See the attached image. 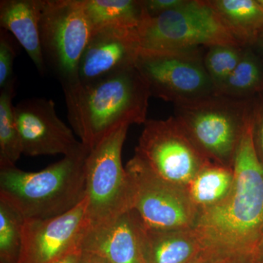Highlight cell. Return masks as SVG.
I'll list each match as a JSON object with an SVG mask.
<instances>
[{
  "label": "cell",
  "mask_w": 263,
  "mask_h": 263,
  "mask_svg": "<svg viewBox=\"0 0 263 263\" xmlns=\"http://www.w3.org/2000/svg\"><path fill=\"white\" fill-rule=\"evenodd\" d=\"M233 171L229 195L200 213L195 228L206 250L226 262H246L263 241V164L254 148L251 119Z\"/></svg>",
  "instance_id": "cell-1"
},
{
  "label": "cell",
  "mask_w": 263,
  "mask_h": 263,
  "mask_svg": "<svg viewBox=\"0 0 263 263\" xmlns=\"http://www.w3.org/2000/svg\"><path fill=\"white\" fill-rule=\"evenodd\" d=\"M63 90L69 122L89 149L119 128L147 121L152 95L136 66Z\"/></svg>",
  "instance_id": "cell-2"
},
{
  "label": "cell",
  "mask_w": 263,
  "mask_h": 263,
  "mask_svg": "<svg viewBox=\"0 0 263 263\" xmlns=\"http://www.w3.org/2000/svg\"><path fill=\"white\" fill-rule=\"evenodd\" d=\"M89 152L64 157L37 172L0 168V200L24 219H45L70 212L86 198L85 162Z\"/></svg>",
  "instance_id": "cell-3"
},
{
  "label": "cell",
  "mask_w": 263,
  "mask_h": 263,
  "mask_svg": "<svg viewBox=\"0 0 263 263\" xmlns=\"http://www.w3.org/2000/svg\"><path fill=\"white\" fill-rule=\"evenodd\" d=\"M254 98L212 95L175 104V116L209 162L233 167Z\"/></svg>",
  "instance_id": "cell-4"
},
{
  "label": "cell",
  "mask_w": 263,
  "mask_h": 263,
  "mask_svg": "<svg viewBox=\"0 0 263 263\" xmlns=\"http://www.w3.org/2000/svg\"><path fill=\"white\" fill-rule=\"evenodd\" d=\"M137 40L139 51L149 52L240 46L208 0H186L179 8L156 15L146 12Z\"/></svg>",
  "instance_id": "cell-5"
},
{
  "label": "cell",
  "mask_w": 263,
  "mask_h": 263,
  "mask_svg": "<svg viewBox=\"0 0 263 263\" xmlns=\"http://www.w3.org/2000/svg\"><path fill=\"white\" fill-rule=\"evenodd\" d=\"M40 31L46 69L62 88L77 84L79 62L93 34L82 0H44Z\"/></svg>",
  "instance_id": "cell-6"
},
{
  "label": "cell",
  "mask_w": 263,
  "mask_h": 263,
  "mask_svg": "<svg viewBox=\"0 0 263 263\" xmlns=\"http://www.w3.org/2000/svg\"><path fill=\"white\" fill-rule=\"evenodd\" d=\"M129 126L113 132L90 149L85 162L89 226L113 220L129 209V182L122 152Z\"/></svg>",
  "instance_id": "cell-7"
},
{
  "label": "cell",
  "mask_w": 263,
  "mask_h": 263,
  "mask_svg": "<svg viewBox=\"0 0 263 263\" xmlns=\"http://www.w3.org/2000/svg\"><path fill=\"white\" fill-rule=\"evenodd\" d=\"M133 157L161 179L184 188L211 162L175 117L147 120Z\"/></svg>",
  "instance_id": "cell-8"
},
{
  "label": "cell",
  "mask_w": 263,
  "mask_h": 263,
  "mask_svg": "<svg viewBox=\"0 0 263 263\" xmlns=\"http://www.w3.org/2000/svg\"><path fill=\"white\" fill-rule=\"evenodd\" d=\"M200 49L138 51L135 66L151 95L174 104L215 94Z\"/></svg>",
  "instance_id": "cell-9"
},
{
  "label": "cell",
  "mask_w": 263,
  "mask_h": 263,
  "mask_svg": "<svg viewBox=\"0 0 263 263\" xmlns=\"http://www.w3.org/2000/svg\"><path fill=\"white\" fill-rule=\"evenodd\" d=\"M129 182V209L147 228H195L199 212L186 188L156 176L134 157L125 167Z\"/></svg>",
  "instance_id": "cell-10"
},
{
  "label": "cell",
  "mask_w": 263,
  "mask_h": 263,
  "mask_svg": "<svg viewBox=\"0 0 263 263\" xmlns=\"http://www.w3.org/2000/svg\"><path fill=\"white\" fill-rule=\"evenodd\" d=\"M24 155L36 157L82 155L90 150L57 116L51 100L30 98L13 108Z\"/></svg>",
  "instance_id": "cell-11"
},
{
  "label": "cell",
  "mask_w": 263,
  "mask_h": 263,
  "mask_svg": "<svg viewBox=\"0 0 263 263\" xmlns=\"http://www.w3.org/2000/svg\"><path fill=\"white\" fill-rule=\"evenodd\" d=\"M87 198L61 216L45 219H25L18 263H54L81 246L89 226Z\"/></svg>",
  "instance_id": "cell-12"
},
{
  "label": "cell",
  "mask_w": 263,
  "mask_h": 263,
  "mask_svg": "<svg viewBox=\"0 0 263 263\" xmlns=\"http://www.w3.org/2000/svg\"><path fill=\"white\" fill-rule=\"evenodd\" d=\"M138 48L137 29L104 27L93 32L78 70V83L108 77L135 66Z\"/></svg>",
  "instance_id": "cell-13"
},
{
  "label": "cell",
  "mask_w": 263,
  "mask_h": 263,
  "mask_svg": "<svg viewBox=\"0 0 263 263\" xmlns=\"http://www.w3.org/2000/svg\"><path fill=\"white\" fill-rule=\"evenodd\" d=\"M144 230L136 212L128 209L108 222L88 226L81 239V249L109 263H145Z\"/></svg>",
  "instance_id": "cell-14"
},
{
  "label": "cell",
  "mask_w": 263,
  "mask_h": 263,
  "mask_svg": "<svg viewBox=\"0 0 263 263\" xmlns=\"http://www.w3.org/2000/svg\"><path fill=\"white\" fill-rule=\"evenodd\" d=\"M44 0H2L1 29L11 32L41 73L46 71L41 46V15Z\"/></svg>",
  "instance_id": "cell-15"
},
{
  "label": "cell",
  "mask_w": 263,
  "mask_h": 263,
  "mask_svg": "<svg viewBox=\"0 0 263 263\" xmlns=\"http://www.w3.org/2000/svg\"><path fill=\"white\" fill-rule=\"evenodd\" d=\"M205 249L195 228L155 230L145 226V263H190Z\"/></svg>",
  "instance_id": "cell-16"
},
{
  "label": "cell",
  "mask_w": 263,
  "mask_h": 263,
  "mask_svg": "<svg viewBox=\"0 0 263 263\" xmlns=\"http://www.w3.org/2000/svg\"><path fill=\"white\" fill-rule=\"evenodd\" d=\"M208 2L240 46H255L263 34V5L259 0Z\"/></svg>",
  "instance_id": "cell-17"
},
{
  "label": "cell",
  "mask_w": 263,
  "mask_h": 263,
  "mask_svg": "<svg viewBox=\"0 0 263 263\" xmlns=\"http://www.w3.org/2000/svg\"><path fill=\"white\" fill-rule=\"evenodd\" d=\"M93 32L104 27L138 29L144 16L143 0H82Z\"/></svg>",
  "instance_id": "cell-18"
},
{
  "label": "cell",
  "mask_w": 263,
  "mask_h": 263,
  "mask_svg": "<svg viewBox=\"0 0 263 263\" xmlns=\"http://www.w3.org/2000/svg\"><path fill=\"white\" fill-rule=\"evenodd\" d=\"M234 183L233 167L209 162L186 187L190 199L199 212L221 203L229 195Z\"/></svg>",
  "instance_id": "cell-19"
},
{
  "label": "cell",
  "mask_w": 263,
  "mask_h": 263,
  "mask_svg": "<svg viewBox=\"0 0 263 263\" xmlns=\"http://www.w3.org/2000/svg\"><path fill=\"white\" fill-rule=\"evenodd\" d=\"M263 93V59L252 48H245L241 60L215 95L251 99Z\"/></svg>",
  "instance_id": "cell-20"
},
{
  "label": "cell",
  "mask_w": 263,
  "mask_h": 263,
  "mask_svg": "<svg viewBox=\"0 0 263 263\" xmlns=\"http://www.w3.org/2000/svg\"><path fill=\"white\" fill-rule=\"evenodd\" d=\"M15 85L0 90V168L15 167L23 154L12 103Z\"/></svg>",
  "instance_id": "cell-21"
},
{
  "label": "cell",
  "mask_w": 263,
  "mask_h": 263,
  "mask_svg": "<svg viewBox=\"0 0 263 263\" xmlns=\"http://www.w3.org/2000/svg\"><path fill=\"white\" fill-rule=\"evenodd\" d=\"M24 220L20 213L0 200V255L4 263H18Z\"/></svg>",
  "instance_id": "cell-22"
},
{
  "label": "cell",
  "mask_w": 263,
  "mask_h": 263,
  "mask_svg": "<svg viewBox=\"0 0 263 263\" xmlns=\"http://www.w3.org/2000/svg\"><path fill=\"white\" fill-rule=\"evenodd\" d=\"M245 48L233 45H219L206 48L204 65L209 78L218 92L239 63Z\"/></svg>",
  "instance_id": "cell-23"
},
{
  "label": "cell",
  "mask_w": 263,
  "mask_h": 263,
  "mask_svg": "<svg viewBox=\"0 0 263 263\" xmlns=\"http://www.w3.org/2000/svg\"><path fill=\"white\" fill-rule=\"evenodd\" d=\"M8 32L3 29L0 32V90L15 82L13 71L15 50Z\"/></svg>",
  "instance_id": "cell-24"
},
{
  "label": "cell",
  "mask_w": 263,
  "mask_h": 263,
  "mask_svg": "<svg viewBox=\"0 0 263 263\" xmlns=\"http://www.w3.org/2000/svg\"><path fill=\"white\" fill-rule=\"evenodd\" d=\"M251 123L254 148L263 164V93L253 99Z\"/></svg>",
  "instance_id": "cell-25"
},
{
  "label": "cell",
  "mask_w": 263,
  "mask_h": 263,
  "mask_svg": "<svg viewBox=\"0 0 263 263\" xmlns=\"http://www.w3.org/2000/svg\"><path fill=\"white\" fill-rule=\"evenodd\" d=\"M186 0H143L147 14L156 15L179 8Z\"/></svg>",
  "instance_id": "cell-26"
},
{
  "label": "cell",
  "mask_w": 263,
  "mask_h": 263,
  "mask_svg": "<svg viewBox=\"0 0 263 263\" xmlns=\"http://www.w3.org/2000/svg\"><path fill=\"white\" fill-rule=\"evenodd\" d=\"M82 249L81 246L64 254L54 263H80Z\"/></svg>",
  "instance_id": "cell-27"
},
{
  "label": "cell",
  "mask_w": 263,
  "mask_h": 263,
  "mask_svg": "<svg viewBox=\"0 0 263 263\" xmlns=\"http://www.w3.org/2000/svg\"><path fill=\"white\" fill-rule=\"evenodd\" d=\"M190 263H226V262L219 258L215 254L205 249L200 255L197 256L196 258Z\"/></svg>",
  "instance_id": "cell-28"
},
{
  "label": "cell",
  "mask_w": 263,
  "mask_h": 263,
  "mask_svg": "<svg viewBox=\"0 0 263 263\" xmlns=\"http://www.w3.org/2000/svg\"><path fill=\"white\" fill-rule=\"evenodd\" d=\"M80 263H109L98 254L82 250Z\"/></svg>",
  "instance_id": "cell-29"
},
{
  "label": "cell",
  "mask_w": 263,
  "mask_h": 263,
  "mask_svg": "<svg viewBox=\"0 0 263 263\" xmlns=\"http://www.w3.org/2000/svg\"><path fill=\"white\" fill-rule=\"evenodd\" d=\"M252 261L253 263H263V241L254 252Z\"/></svg>",
  "instance_id": "cell-30"
},
{
  "label": "cell",
  "mask_w": 263,
  "mask_h": 263,
  "mask_svg": "<svg viewBox=\"0 0 263 263\" xmlns=\"http://www.w3.org/2000/svg\"><path fill=\"white\" fill-rule=\"evenodd\" d=\"M252 48H254L259 56L263 59V34L260 36V37L259 38L255 46Z\"/></svg>",
  "instance_id": "cell-31"
},
{
  "label": "cell",
  "mask_w": 263,
  "mask_h": 263,
  "mask_svg": "<svg viewBox=\"0 0 263 263\" xmlns=\"http://www.w3.org/2000/svg\"><path fill=\"white\" fill-rule=\"evenodd\" d=\"M259 3H261V4H262L263 5V0H259Z\"/></svg>",
  "instance_id": "cell-32"
},
{
  "label": "cell",
  "mask_w": 263,
  "mask_h": 263,
  "mask_svg": "<svg viewBox=\"0 0 263 263\" xmlns=\"http://www.w3.org/2000/svg\"><path fill=\"white\" fill-rule=\"evenodd\" d=\"M245 263H253V261H249V262H245Z\"/></svg>",
  "instance_id": "cell-33"
}]
</instances>
